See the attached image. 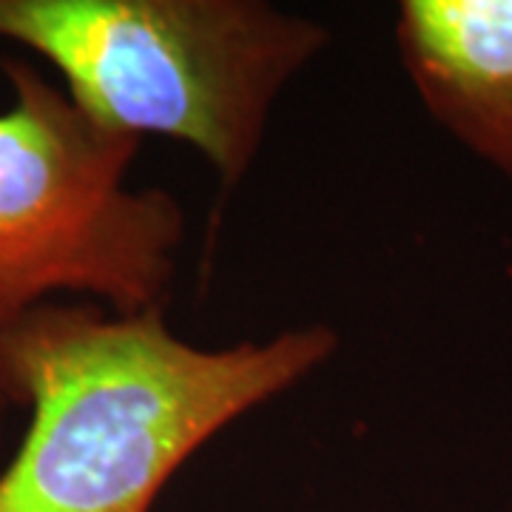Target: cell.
<instances>
[{
  "label": "cell",
  "mask_w": 512,
  "mask_h": 512,
  "mask_svg": "<svg viewBox=\"0 0 512 512\" xmlns=\"http://www.w3.org/2000/svg\"><path fill=\"white\" fill-rule=\"evenodd\" d=\"M336 348L328 325L200 348L168 328L165 308L46 302L0 330L15 399L29 407L0 470V512H151L188 458Z\"/></svg>",
  "instance_id": "obj_1"
},
{
  "label": "cell",
  "mask_w": 512,
  "mask_h": 512,
  "mask_svg": "<svg viewBox=\"0 0 512 512\" xmlns=\"http://www.w3.org/2000/svg\"><path fill=\"white\" fill-rule=\"evenodd\" d=\"M0 40L43 57L100 126L185 143L234 188L330 29L262 0H0Z\"/></svg>",
  "instance_id": "obj_2"
},
{
  "label": "cell",
  "mask_w": 512,
  "mask_h": 512,
  "mask_svg": "<svg viewBox=\"0 0 512 512\" xmlns=\"http://www.w3.org/2000/svg\"><path fill=\"white\" fill-rule=\"evenodd\" d=\"M0 111V330L55 293L114 313L163 308L185 239L165 188H128L140 143L100 126L32 63L3 60Z\"/></svg>",
  "instance_id": "obj_3"
},
{
  "label": "cell",
  "mask_w": 512,
  "mask_h": 512,
  "mask_svg": "<svg viewBox=\"0 0 512 512\" xmlns=\"http://www.w3.org/2000/svg\"><path fill=\"white\" fill-rule=\"evenodd\" d=\"M396 49L430 117L512 177V0H404Z\"/></svg>",
  "instance_id": "obj_4"
},
{
  "label": "cell",
  "mask_w": 512,
  "mask_h": 512,
  "mask_svg": "<svg viewBox=\"0 0 512 512\" xmlns=\"http://www.w3.org/2000/svg\"><path fill=\"white\" fill-rule=\"evenodd\" d=\"M12 404H18V399H15V390H12L9 373H6V362H3V353H0V441H3V421H6V413H9Z\"/></svg>",
  "instance_id": "obj_5"
}]
</instances>
